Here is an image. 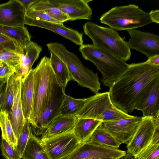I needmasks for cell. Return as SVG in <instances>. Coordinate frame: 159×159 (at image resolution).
<instances>
[{"mask_svg":"<svg viewBox=\"0 0 159 159\" xmlns=\"http://www.w3.org/2000/svg\"><path fill=\"white\" fill-rule=\"evenodd\" d=\"M158 76L159 66L146 61L129 64L128 68L109 88L112 103L125 113H131L144 90Z\"/></svg>","mask_w":159,"mask_h":159,"instance_id":"cell-1","label":"cell"},{"mask_svg":"<svg viewBox=\"0 0 159 159\" xmlns=\"http://www.w3.org/2000/svg\"><path fill=\"white\" fill-rule=\"evenodd\" d=\"M34 96L31 112L28 120L31 126L35 124L50 101L53 87L57 81L49 58L43 57L33 69Z\"/></svg>","mask_w":159,"mask_h":159,"instance_id":"cell-2","label":"cell"},{"mask_svg":"<svg viewBox=\"0 0 159 159\" xmlns=\"http://www.w3.org/2000/svg\"><path fill=\"white\" fill-rule=\"evenodd\" d=\"M79 50L86 60L101 72L103 84L110 88L128 67L129 64L112 53L93 44H83Z\"/></svg>","mask_w":159,"mask_h":159,"instance_id":"cell-3","label":"cell"},{"mask_svg":"<svg viewBox=\"0 0 159 159\" xmlns=\"http://www.w3.org/2000/svg\"><path fill=\"white\" fill-rule=\"evenodd\" d=\"M46 46L50 52L55 54L66 64L70 81L76 82L79 85L88 88L95 94L99 93L101 88L97 73L86 67L76 55L68 51L62 44L51 43Z\"/></svg>","mask_w":159,"mask_h":159,"instance_id":"cell-4","label":"cell"},{"mask_svg":"<svg viewBox=\"0 0 159 159\" xmlns=\"http://www.w3.org/2000/svg\"><path fill=\"white\" fill-rule=\"evenodd\" d=\"M100 20L117 30L134 29L152 22L149 12L134 4L112 7L102 14Z\"/></svg>","mask_w":159,"mask_h":159,"instance_id":"cell-5","label":"cell"},{"mask_svg":"<svg viewBox=\"0 0 159 159\" xmlns=\"http://www.w3.org/2000/svg\"><path fill=\"white\" fill-rule=\"evenodd\" d=\"M84 33L92 40L93 44L116 56L125 61L131 55L128 42L116 30L88 22L83 25Z\"/></svg>","mask_w":159,"mask_h":159,"instance_id":"cell-6","label":"cell"},{"mask_svg":"<svg viewBox=\"0 0 159 159\" xmlns=\"http://www.w3.org/2000/svg\"><path fill=\"white\" fill-rule=\"evenodd\" d=\"M76 116L77 118L91 119L102 122L115 121L134 116L114 106L111 101L109 92L98 93L85 98L84 106Z\"/></svg>","mask_w":159,"mask_h":159,"instance_id":"cell-7","label":"cell"},{"mask_svg":"<svg viewBox=\"0 0 159 159\" xmlns=\"http://www.w3.org/2000/svg\"><path fill=\"white\" fill-rule=\"evenodd\" d=\"M58 82L54 84L49 102L35 125L31 127L32 132L37 136L42 135L51 123L61 115V107L66 95Z\"/></svg>","mask_w":159,"mask_h":159,"instance_id":"cell-8","label":"cell"},{"mask_svg":"<svg viewBox=\"0 0 159 159\" xmlns=\"http://www.w3.org/2000/svg\"><path fill=\"white\" fill-rule=\"evenodd\" d=\"M41 142L50 159H60L71 153L81 144L72 130Z\"/></svg>","mask_w":159,"mask_h":159,"instance_id":"cell-9","label":"cell"},{"mask_svg":"<svg viewBox=\"0 0 159 159\" xmlns=\"http://www.w3.org/2000/svg\"><path fill=\"white\" fill-rule=\"evenodd\" d=\"M159 121L155 122L151 117H142V120L126 146L127 153L134 158H138L140 153L152 142L156 126Z\"/></svg>","mask_w":159,"mask_h":159,"instance_id":"cell-10","label":"cell"},{"mask_svg":"<svg viewBox=\"0 0 159 159\" xmlns=\"http://www.w3.org/2000/svg\"><path fill=\"white\" fill-rule=\"evenodd\" d=\"M135 109L142 111L143 117L159 120V76L155 78L144 90Z\"/></svg>","mask_w":159,"mask_h":159,"instance_id":"cell-11","label":"cell"},{"mask_svg":"<svg viewBox=\"0 0 159 159\" xmlns=\"http://www.w3.org/2000/svg\"><path fill=\"white\" fill-rule=\"evenodd\" d=\"M142 117L135 116L102 122V127L121 144H127L135 132Z\"/></svg>","mask_w":159,"mask_h":159,"instance_id":"cell-12","label":"cell"},{"mask_svg":"<svg viewBox=\"0 0 159 159\" xmlns=\"http://www.w3.org/2000/svg\"><path fill=\"white\" fill-rule=\"evenodd\" d=\"M127 31L130 36L128 42L130 49L145 54L148 58L159 54V36L158 35L135 29Z\"/></svg>","mask_w":159,"mask_h":159,"instance_id":"cell-13","label":"cell"},{"mask_svg":"<svg viewBox=\"0 0 159 159\" xmlns=\"http://www.w3.org/2000/svg\"><path fill=\"white\" fill-rule=\"evenodd\" d=\"M53 6L66 14L70 21L90 20L93 12L88 3L89 0H48Z\"/></svg>","mask_w":159,"mask_h":159,"instance_id":"cell-14","label":"cell"},{"mask_svg":"<svg viewBox=\"0 0 159 159\" xmlns=\"http://www.w3.org/2000/svg\"><path fill=\"white\" fill-rule=\"evenodd\" d=\"M26 11L19 0H11L0 4V25L24 26Z\"/></svg>","mask_w":159,"mask_h":159,"instance_id":"cell-15","label":"cell"},{"mask_svg":"<svg viewBox=\"0 0 159 159\" xmlns=\"http://www.w3.org/2000/svg\"><path fill=\"white\" fill-rule=\"evenodd\" d=\"M114 155L113 148L94 143L89 141L81 144L71 153L60 159H112Z\"/></svg>","mask_w":159,"mask_h":159,"instance_id":"cell-16","label":"cell"},{"mask_svg":"<svg viewBox=\"0 0 159 159\" xmlns=\"http://www.w3.org/2000/svg\"><path fill=\"white\" fill-rule=\"evenodd\" d=\"M25 25L51 31L81 46L84 44L83 33L66 27L63 23L32 19L25 17Z\"/></svg>","mask_w":159,"mask_h":159,"instance_id":"cell-17","label":"cell"},{"mask_svg":"<svg viewBox=\"0 0 159 159\" xmlns=\"http://www.w3.org/2000/svg\"><path fill=\"white\" fill-rule=\"evenodd\" d=\"M34 75L31 69L22 79L21 82V99L23 116L29 120L32 110L34 96Z\"/></svg>","mask_w":159,"mask_h":159,"instance_id":"cell-18","label":"cell"},{"mask_svg":"<svg viewBox=\"0 0 159 159\" xmlns=\"http://www.w3.org/2000/svg\"><path fill=\"white\" fill-rule=\"evenodd\" d=\"M77 118L75 116L60 115L50 124L42 135L41 141L72 130Z\"/></svg>","mask_w":159,"mask_h":159,"instance_id":"cell-19","label":"cell"},{"mask_svg":"<svg viewBox=\"0 0 159 159\" xmlns=\"http://www.w3.org/2000/svg\"><path fill=\"white\" fill-rule=\"evenodd\" d=\"M42 50L41 46L32 41L24 49L23 53L20 56L18 70L16 72L21 76L22 79L32 69Z\"/></svg>","mask_w":159,"mask_h":159,"instance_id":"cell-20","label":"cell"},{"mask_svg":"<svg viewBox=\"0 0 159 159\" xmlns=\"http://www.w3.org/2000/svg\"><path fill=\"white\" fill-rule=\"evenodd\" d=\"M102 123L96 120L77 118L72 131L80 143L82 144L89 141L94 131Z\"/></svg>","mask_w":159,"mask_h":159,"instance_id":"cell-21","label":"cell"},{"mask_svg":"<svg viewBox=\"0 0 159 159\" xmlns=\"http://www.w3.org/2000/svg\"><path fill=\"white\" fill-rule=\"evenodd\" d=\"M8 116L17 140L26 120L23 116L21 102V83L14 98L11 112Z\"/></svg>","mask_w":159,"mask_h":159,"instance_id":"cell-22","label":"cell"},{"mask_svg":"<svg viewBox=\"0 0 159 159\" xmlns=\"http://www.w3.org/2000/svg\"><path fill=\"white\" fill-rule=\"evenodd\" d=\"M0 34L16 42L23 49L31 42V37L24 26H10L0 25Z\"/></svg>","mask_w":159,"mask_h":159,"instance_id":"cell-23","label":"cell"},{"mask_svg":"<svg viewBox=\"0 0 159 159\" xmlns=\"http://www.w3.org/2000/svg\"><path fill=\"white\" fill-rule=\"evenodd\" d=\"M50 63L57 82L63 89L70 81L69 72L66 64L53 52H50Z\"/></svg>","mask_w":159,"mask_h":159,"instance_id":"cell-24","label":"cell"},{"mask_svg":"<svg viewBox=\"0 0 159 159\" xmlns=\"http://www.w3.org/2000/svg\"><path fill=\"white\" fill-rule=\"evenodd\" d=\"M21 79V76L16 72L7 79L2 110L5 111L8 115L11 112L14 98L20 85Z\"/></svg>","mask_w":159,"mask_h":159,"instance_id":"cell-25","label":"cell"},{"mask_svg":"<svg viewBox=\"0 0 159 159\" xmlns=\"http://www.w3.org/2000/svg\"><path fill=\"white\" fill-rule=\"evenodd\" d=\"M22 159H50L40 139L31 132L24 151Z\"/></svg>","mask_w":159,"mask_h":159,"instance_id":"cell-26","label":"cell"},{"mask_svg":"<svg viewBox=\"0 0 159 159\" xmlns=\"http://www.w3.org/2000/svg\"><path fill=\"white\" fill-rule=\"evenodd\" d=\"M29 8L43 11L61 23L70 20L66 14L52 5L48 0H37Z\"/></svg>","mask_w":159,"mask_h":159,"instance_id":"cell-27","label":"cell"},{"mask_svg":"<svg viewBox=\"0 0 159 159\" xmlns=\"http://www.w3.org/2000/svg\"><path fill=\"white\" fill-rule=\"evenodd\" d=\"M89 141L94 143L117 149L121 145L102 127L101 124L94 131Z\"/></svg>","mask_w":159,"mask_h":159,"instance_id":"cell-28","label":"cell"},{"mask_svg":"<svg viewBox=\"0 0 159 159\" xmlns=\"http://www.w3.org/2000/svg\"><path fill=\"white\" fill-rule=\"evenodd\" d=\"M84 103L85 98H75L66 94L61 107V115L76 116Z\"/></svg>","mask_w":159,"mask_h":159,"instance_id":"cell-29","label":"cell"},{"mask_svg":"<svg viewBox=\"0 0 159 159\" xmlns=\"http://www.w3.org/2000/svg\"><path fill=\"white\" fill-rule=\"evenodd\" d=\"M0 127L2 138L5 139L15 149L17 140L11 126L8 114L5 111L2 110L0 115Z\"/></svg>","mask_w":159,"mask_h":159,"instance_id":"cell-30","label":"cell"},{"mask_svg":"<svg viewBox=\"0 0 159 159\" xmlns=\"http://www.w3.org/2000/svg\"><path fill=\"white\" fill-rule=\"evenodd\" d=\"M32 131L31 126L29 121L26 120L17 139V145L15 149L21 159Z\"/></svg>","mask_w":159,"mask_h":159,"instance_id":"cell-31","label":"cell"},{"mask_svg":"<svg viewBox=\"0 0 159 159\" xmlns=\"http://www.w3.org/2000/svg\"><path fill=\"white\" fill-rule=\"evenodd\" d=\"M20 55L0 46V61L15 68L16 72L19 70Z\"/></svg>","mask_w":159,"mask_h":159,"instance_id":"cell-32","label":"cell"},{"mask_svg":"<svg viewBox=\"0 0 159 159\" xmlns=\"http://www.w3.org/2000/svg\"><path fill=\"white\" fill-rule=\"evenodd\" d=\"M2 155L6 159H21L20 157L4 139L2 138L0 144Z\"/></svg>","mask_w":159,"mask_h":159,"instance_id":"cell-33","label":"cell"},{"mask_svg":"<svg viewBox=\"0 0 159 159\" xmlns=\"http://www.w3.org/2000/svg\"><path fill=\"white\" fill-rule=\"evenodd\" d=\"M138 159H159V144L151 143L139 154Z\"/></svg>","mask_w":159,"mask_h":159,"instance_id":"cell-34","label":"cell"},{"mask_svg":"<svg viewBox=\"0 0 159 159\" xmlns=\"http://www.w3.org/2000/svg\"><path fill=\"white\" fill-rule=\"evenodd\" d=\"M0 46L20 54L23 53V50L15 41L7 37L0 34Z\"/></svg>","mask_w":159,"mask_h":159,"instance_id":"cell-35","label":"cell"},{"mask_svg":"<svg viewBox=\"0 0 159 159\" xmlns=\"http://www.w3.org/2000/svg\"><path fill=\"white\" fill-rule=\"evenodd\" d=\"M25 17L45 21L60 23L47 13L42 11L29 8L25 13Z\"/></svg>","mask_w":159,"mask_h":159,"instance_id":"cell-36","label":"cell"},{"mask_svg":"<svg viewBox=\"0 0 159 159\" xmlns=\"http://www.w3.org/2000/svg\"><path fill=\"white\" fill-rule=\"evenodd\" d=\"M16 71L15 68L0 61V80H7V78Z\"/></svg>","mask_w":159,"mask_h":159,"instance_id":"cell-37","label":"cell"},{"mask_svg":"<svg viewBox=\"0 0 159 159\" xmlns=\"http://www.w3.org/2000/svg\"><path fill=\"white\" fill-rule=\"evenodd\" d=\"M152 22L159 23V10H151L149 12Z\"/></svg>","mask_w":159,"mask_h":159,"instance_id":"cell-38","label":"cell"},{"mask_svg":"<svg viewBox=\"0 0 159 159\" xmlns=\"http://www.w3.org/2000/svg\"><path fill=\"white\" fill-rule=\"evenodd\" d=\"M146 61L151 65L159 66V54L150 57Z\"/></svg>","mask_w":159,"mask_h":159,"instance_id":"cell-39","label":"cell"},{"mask_svg":"<svg viewBox=\"0 0 159 159\" xmlns=\"http://www.w3.org/2000/svg\"><path fill=\"white\" fill-rule=\"evenodd\" d=\"M19 1L22 5L26 11L37 0H19Z\"/></svg>","mask_w":159,"mask_h":159,"instance_id":"cell-40","label":"cell"},{"mask_svg":"<svg viewBox=\"0 0 159 159\" xmlns=\"http://www.w3.org/2000/svg\"><path fill=\"white\" fill-rule=\"evenodd\" d=\"M6 85L3 88L2 92L0 94V115L4 103Z\"/></svg>","mask_w":159,"mask_h":159,"instance_id":"cell-41","label":"cell"},{"mask_svg":"<svg viewBox=\"0 0 159 159\" xmlns=\"http://www.w3.org/2000/svg\"><path fill=\"white\" fill-rule=\"evenodd\" d=\"M7 80L0 81V94L2 92L3 88L6 85Z\"/></svg>","mask_w":159,"mask_h":159,"instance_id":"cell-42","label":"cell"},{"mask_svg":"<svg viewBox=\"0 0 159 159\" xmlns=\"http://www.w3.org/2000/svg\"><path fill=\"white\" fill-rule=\"evenodd\" d=\"M120 159H134V158L131 155L126 153L125 156Z\"/></svg>","mask_w":159,"mask_h":159,"instance_id":"cell-43","label":"cell"},{"mask_svg":"<svg viewBox=\"0 0 159 159\" xmlns=\"http://www.w3.org/2000/svg\"><path fill=\"white\" fill-rule=\"evenodd\" d=\"M89 159H111L110 158H92Z\"/></svg>","mask_w":159,"mask_h":159,"instance_id":"cell-44","label":"cell"},{"mask_svg":"<svg viewBox=\"0 0 159 159\" xmlns=\"http://www.w3.org/2000/svg\"><path fill=\"white\" fill-rule=\"evenodd\" d=\"M134 159H138L137 158H134Z\"/></svg>","mask_w":159,"mask_h":159,"instance_id":"cell-45","label":"cell"},{"mask_svg":"<svg viewBox=\"0 0 159 159\" xmlns=\"http://www.w3.org/2000/svg\"></svg>","mask_w":159,"mask_h":159,"instance_id":"cell-46","label":"cell"}]
</instances>
